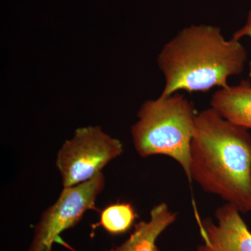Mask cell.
<instances>
[{"instance_id": "obj_7", "label": "cell", "mask_w": 251, "mask_h": 251, "mask_svg": "<svg viewBox=\"0 0 251 251\" xmlns=\"http://www.w3.org/2000/svg\"><path fill=\"white\" fill-rule=\"evenodd\" d=\"M176 219L177 214L172 211L167 203H159L150 211L149 221L135 225L129 238L110 251H160L156 245L157 239Z\"/></svg>"}, {"instance_id": "obj_9", "label": "cell", "mask_w": 251, "mask_h": 251, "mask_svg": "<svg viewBox=\"0 0 251 251\" xmlns=\"http://www.w3.org/2000/svg\"><path fill=\"white\" fill-rule=\"evenodd\" d=\"M138 217V213L131 203H113L100 211V219L95 226H100L111 235H119L128 232Z\"/></svg>"}, {"instance_id": "obj_4", "label": "cell", "mask_w": 251, "mask_h": 251, "mask_svg": "<svg viewBox=\"0 0 251 251\" xmlns=\"http://www.w3.org/2000/svg\"><path fill=\"white\" fill-rule=\"evenodd\" d=\"M123 152L122 142L105 133L100 127L77 128L57 153L56 166L63 186L72 187L93 179Z\"/></svg>"}, {"instance_id": "obj_8", "label": "cell", "mask_w": 251, "mask_h": 251, "mask_svg": "<svg viewBox=\"0 0 251 251\" xmlns=\"http://www.w3.org/2000/svg\"><path fill=\"white\" fill-rule=\"evenodd\" d=\"M211 108L231 123L251 129V83L242 80L236 86H228L214 92Z\"/></svg>"}, {"instance_id": "obj_5", "label": "cell", "mask_w": 251, "mask_h": 251, "mask_svg": "<svg viewBox=\"0 0 251 251\" xmlns=\"http://www.w3.org/2000/svg\"><path fill=\"white\" fill-rule=\"evenodd\" d=\"M105 184V176L100 173L82 184L64 188L57 201L43 213L29 251H52L59 234L78 224L87 211H99L96 200Z\"/></svg>"}, {"instance_id": "obj_10", "label": "cell", "mask_w": 251, "mask_h": 251, "mask_svg": "<svg viewBox=\"0 0 251 251\" xmlns=\"http://www.w3.org/2000/svg\"><path fill=\"white\" fill-rule=\"evenodd\" d=\"M244 37L251 38V8L248 14L247 23L242 28L234 33L232 38L241 40Z\"/></svg>"}, {"instance_id": "obj_2", "label": "cell", "mask_w": 251, "mask_h": 251, "mask_svg": "<svg viewBox=\"0 0 251 251\" xmlns=\"http://www.w3.org/2000/svg\"><path fill=\"white\" fill-rule=\"evenodd\" d=\"M247 61V51L240 40L226 39L219 27L188 26L158 54L157 63L165 79L161 95L226 88L229 77L244 72Z\"/></svg>"}, {"instance_id": "obj_6", "label": "cell", "mask_w": 251, "mask_h": 251, "mask_svg": "<svg viewBox=\"0 0 251 251\" xmlns=\"http://www.w3.org/2000/svg\"><path fill=\"white\" fill-rule=\"evenodd\" d=\"M232 204L226 203L216 210L217 223L199 221L203 244L196 251H251V232Z\"/></svg>"}, {"instance_id": "obj_3", "label": "cell", "mask_w": 251, "mask_h": 251, "mask_svg": "<svg viewBox=\"0 0 251 251\" xmlns=\"http://www.w3.org/2000/svg\"><path fill=\"white\" fill-rule=\"evenodd\" d=\"M196 115L192 103L179 92L147 100L130 129L135 151L142 158L162 155L173 158L191 184L190 153Z\"/></svg>"}, {"instance_id": "obj_1", "label": "cell", "mask_w": 251, "mask_h": 251, "mask_svg": "<svg viewBox=\"0 0 251 251\" xmlns=\"http://www.w3.org/2000/svg\"><path fill=\"white\" fill-rule=\"evenodd\" d=\"M191 181L242 214L251 212V135L213 108L197 112L191 145Z\"/></svg>"}]
</instances>
